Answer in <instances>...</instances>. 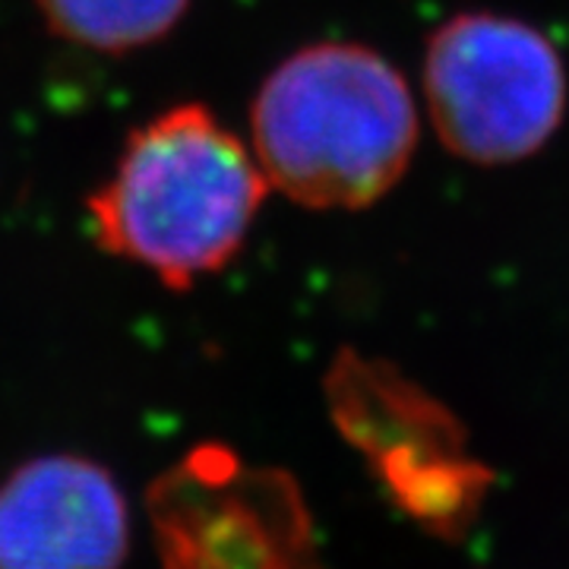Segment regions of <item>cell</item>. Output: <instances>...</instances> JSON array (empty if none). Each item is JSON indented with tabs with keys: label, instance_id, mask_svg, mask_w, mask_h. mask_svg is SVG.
Returning <instances> with one entry per match:
<instances>
[{
	"label": "cell",
	"instance_id": "5b68a950",
	"mask_svg": "<svg viewBox=\"0 0 569 569\" xmlns=\"http://www.w3.org/2000/svg\"><path fill=\"white\" fill-rule=\"evenodd\" d=\"M149 519L162 569H326L298 481L219 443L152 481Z\"/></svg>",
	"mask_w": 569,
	"mask_h": 569
},
{
	"label": "cell",
	"instance_id": "52a82bcc",
	"mask_svg": "<svg viewBox=\"0 0 569 569\" xmlns=\"http://www.w3.org/2000/svg\"><path fill=\"white\" fill-rule=\"evenodd\" d=\"M36 3L54 36L108 54H123L162 41L190 7V0H36Z\"/></svg>",
	"mask_w": 569,
	"mask_h": 569
},
{
	"label": "cell",
	"instance_id": "277c9868",
	"mask_svg": "<svg viewBox=\"0 0 569 569\" xmlns=\"http://www.w3.org/2000/svg\"><path fill=\"white\" fill-rule=\"evenodd\" d=\"M336 427L380 485L427 531L456 538L475 522L490 471L468 456L466 427L396 367L339 351L326 377Z\"/></svg>",
	"mask_w": 569,
	"mask_h": 569
},
{
	"label": "cell",
	"instance_id": "7a4b0ae2",
	"mask_svg": "<svg viewBox=\"0 0 569 569\" xmlns=\"http://www.w3.org/2000/svg\"><path fill=\"white\" fill-rule=\"evenodd\" d=\"M266 193L244 142L206 104H178L130 133L89 222L102 250L187 291L234 260Z\"/></svg>",
	"mask_w": 569,
	"mask_h": 569
},
{
	"label": "cell",
	"instance_id": "6da1fadb",
	"mask_svg": "<svg viewBox=\"0 0 569 569\" xmlns=\"http://www.w3.org/2000/svg\"><path fill=\"white\" fill-rule=\"evenodd\" d=\"M250 133L266 181L310 209H365L387 197L418 146L402 73L351 41L284 58L260 86Z\"/></svg>",
	"mask_w": 569,
	"mask_h": 569
},
{
	"label": "cell",
	"instance_id": "3957f363",
	"mask_svg": "<svg viewBox=\"0 0 569 569\" xmlns=\"http://www.w3.org/2000/svg\"><path fill=\"white\" fill-rule=\"evenodd\" d=\"M425 92L437 137L475 164L529 159L567 111V70L529 22L459 13L427 41Z\"/></svg>",
	"mask_w": 569,
	"mask_h": 569
},
{
	"label": "cell",
	"instance_id": "8992f818",
	"mask_svg": "<svg viewBox=\"0 0 569 569\" xmlns=\"http://www.w3.org/2000/svg\"><path fill=\"white\" fill-rule=\"evenodd\" d=\"M130 512L111 471L58 452L0 485V569H121Z\"/></svg>",
	"mask_w": 569,
	"mask_h": 569
}]
</instances>
